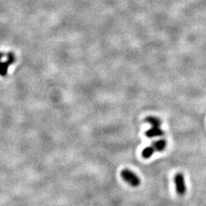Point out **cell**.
<instances>
[{
	"instance_id": "6",
	"label": "cell",
	"mask_w": 206,
	"mask_h": 206,
	"mask_svg": "<svg viewBox=\"0 0 206 206\" xmlns=\"http://www.w3.org/2000/svg\"><path fill=\"white\" fill-rule=\"evenodd\" d=\"M145 121L151 124L152 127H160L161 125V120L159 118L154 117V116H149L145 118Z\"/></svg>"
},
{
	"instance_id": "1",
	"label": "cell",
	"mask_w": 206,
	"mask_h": 206,
	"mask_svg": "<svg viewBox=\"0 0 206 206\" xmlns=\"http://www.w3.org/2000/svg\"><path fill=\"white\" fill-rule=\"evenodd\" d=\"M121 176H122V179L131 186L137 187L140 184V178L131 170H127V169L123 170L121 173Z\"/></svg>"
},
{
	"instance_id": "3",
	"label": "cell",
	"mask_w": 206,
	"mask_h": 206,
	"mask_svg": "<svg viewBox=\"0 0 206 206\" xmlns=\"http://www.w3.org/2000/svg\"><path fill=\"white\" fill-rule=\"evenodd\" d=\"M7 60L5 62H0V76L6 77L8 73V69L10 65L15 61V55L13 52H9L7 54Z\"/></svg>"
},
{
	"instance_id": "8",
	"label": "cell",
	"mask_w": 206,
	"mask_h": 206,
	"mask_svg": "<svg viewBox=\"0 0 206 206\" xmlns=\"http://www.w3.org/2000/svg\"><path fill=\"white\" fill-rule=\"evenodd\" d=\"M6 54H4V53H3V52H0V62H1L2 58V57H4V56H6Z\"/></svg>"
},
{
	"instance_id": "4",
	"label": "cell",
	"mask_w": 206,
	"mask_h": 206,
	"mask_svg": "<svg viewBox=\"0 0 206 206\" xmlns=\"http://www.w3.org/2000/svg\"><path fill=\"white\" fill-rule=\"evenodd\" d=\"M146 136L148 137H161L164 134V132L163 130L160 129L159 127H152L151 129L148 130L145 133Z\"/></svg>"
},
{
	"instance_id": "2",
	"label": "cell",
	"mask_w": 206,
	"mask_h": 206,
	"mask_svg": "<svg viewBox=\"0 0 206 206\" xmlns=\"http://www.w3.org/2000/svg\"><path fill=\"white\" fill-rule=\"evenodd\" d=\"M174 182L176 185V193L179 196H184L186 193V186L185 183V178L182 173H178L174 176Z\"/></svg>"
},
{
	"instance_id": "7",
	"label": "cell",
	"mask_w": 206,
	"mask_h": 206,
	"mask_svg": "<svg viewBox=\"0 0 206 206\" xmlns=\"http://www.w3.org/2000/svg\"><path fill=\"white\" fill-rule=\"evenodd\" d=\"M155 152V149L154 147H148V148H144V151H142V156L145 159H148V158L151 157L154 153Z\"/></svg>"
},
{
	"instance_id": "5",
	"label": "cell",
	"mask_w": 206,
	"mask_h": 206,
	"mask_svg": "<svg viewBox=\"0 0 206 206\" xmlns=\"http://www.w3.org/2000/svg\"><path fill=\"white\" fill-rule=\"evenodd\" d=\"M153 147L155 149V151H163L167 147V141L163 139L156 140L153 143Z\"/></svg>"
}]
</instances>
